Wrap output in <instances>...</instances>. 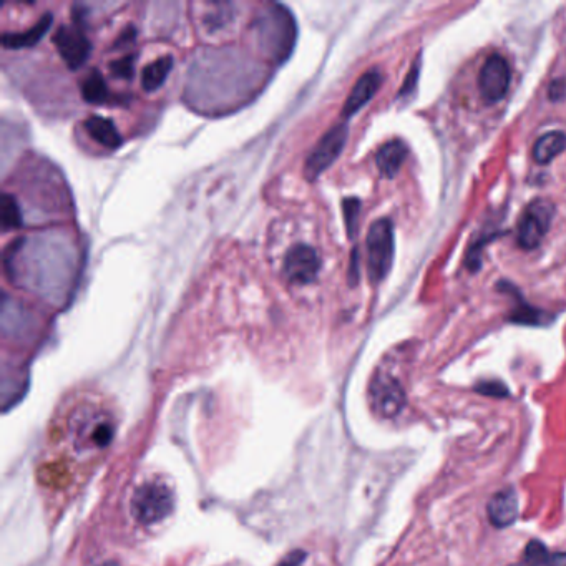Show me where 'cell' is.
I'll list each match as a JSON object with an SVG mask.
<instances>
[{
    "label": "cell",
    "instance_id": "6da1fadb",
    "mask_svg": "<svg viewBox=\"0 0 566 566\" xmlns=\"http://www.w3.org/2000/svg\"><path fill=\"white\" fill-rule=\"evenodd\" d=\"M254 30L258 35L259 47L274 64H283L289 59L298 39V27L288 7L271 5L256 19Z\"/></svg>",
    "mask_w": 566,
    "mask_h": 566
},
{
    "label": "cell",
    "instance_id": "7a4b0ae2",
    "mask_svg": "<svg viewBox=\"0 0 566 566\" xmlns=\"http://www.w3.org/2000/svg\"><path fill=\"white\" fill-rule=\"evenodd\" d=\"M367 273L371 283H382L394 263V225L389 218H379L367 233Z\"/></svg>",
    "mask_w": 566,
    "mask_h": 566
},
{
    "label": "cell",
    "instance_id": "3957f363",
    "mask_svg": "<svg viewBox=\"0 0 566 566\" xmlns=\"http://www.w3.org/2000/svg\"><path fill=\"white\" fill-rule=\"evenodd\" d=\"M555 216V205L547 198H535L523 210L518 220V246L527 251L538 248L547 236Z\"/></svg>",
    "mask_w": 566,
    "mask_h": 566
},
{
    "label": "cell",
    "instance_id": "277c9868",
    "mask_svg": "<svg viewBox=\"0 0 566 566\" xmlns=\"http://www.w3.org/2000/svg\"><path fill=\"white\" fill-rule=\"evenodd\" d=\"M347 137H349V127L346 122L337 123L324 133L318 145L313 148V152L306 158L304 176L309 181L319 178L332 163L336 162L346 147Z\"/></svg>",
    "mask_w": 566,
    "mask_h": 566
},
{
    "label": "cell",
    "instance_id": "5b68a950",
    "mask_svg": "<svg viewBox=\"0 0 566 566\" xmlns=\"http://www.w3.org/2000/svg\"><path fill=\"white\" fill-rule=\"evenodd\" d=\"M173 508V493L160 482H148L133 495L132 510L138 522L145 525L160 522Z\"/></svg>",
    "mask_w": 566,
    "mask_h": 566
},
{
    "label": "cell",
    "instance_id": "8992f818",
    "mask_svg": "<svg viewBox=\"0 0 566 566\" xmlns=\"http://www.w3.org/2000/svg\"><path fill=\"white\" fill-rule=\"evenodd\" d=\"M371 407L382 419H394L407 404L404 387L396 377L387 372H377L369 386Z\"/></svg>",
    "mask_w": 566,
    "mask_h": 566
},
{
    "label": "cell",
    "instance_id": "52a82bcc",
    "mask_svg": "<svg viewBox=\"0 0 566 566\" xmlns=\"http://www.w3.org/2000/svg\"><path fill=\"white\" fill-rule=\"evenodd\" d=\"M321 261L318 253L309 244H294L284 256L283 273L289 283L304 286L318 278Z\"/></svg>",
    "mask_w": 566,
    "mask_h": 566
},
{
    "label": "cell",
    "instance_id": "ba28073f",
    "mask_svg": "<svg viewBox=\"0 0 566 566\" xmlns=\"http://www.w3.org/2000/svg\"><path fill=\"white\" fill-rule=\"evenodd\" d=\"M54 44L62 60L72 70L82 67L92 50L80 22L75 25H60L54 35Z\"/></svg>",
    "mask_w": 566,
    "mask_h": 566
},
{
    "label": "cell",
    "instance_id": "9c48e42d",
    "mask_svg": "<svg viewBox=\"0 0 566 566\" xmlns=\"http://www.w3.org/2000/svg\"><path fill=\"white\" fill-rule=\"evenodd\" d=\"M512 72L502 55H490L480 70L479 88L488 103L500 102L507 95Z\"/></svg>",
    "mask_w": 566,
    "mask_h": 566
},
{
    "label": "cell",
    "instance_id": "30bf717a",
    "mask_svg": "<svg viewBox=\"0 0 566 566\" xmlns=\"http://www.w3.org/2000/svg\"><path fill=\"white\" fill-rule=\"evenodd\" d=\"M520 503L515 488L505 487L493 493L487 505L488 520L495 528L512 527L517 522Z\"/></svg>",
    "mask_w": 566,
    "mask_h": 566
},
{
    "label": "cell",
    "instance_id": "8fae6325",
    "mask_svg": "<svg viewBox=\"0 0 566 566\" xmlns=\"http://www.w3.org/2000/svg\"><path fill=\"white\" fill-rule=\"evenodd\" d=\"M382 85L381 70L371 69L367 70L366 74L361 75V79L357 80L356 85L352 87L349 97H347L344 107H342V120L351 118L356 115L359 110L366 107L367 103L371 102L377 90Z\"/></svg>",
    "mask_w": 566,
    "mask_h": 566
},
{
    "label": "cell",
    "instance_id": "7c38bea8",
    "mask_svg": "<svg viewBox=\"0 0 566 566\" xmlns=\"http://www.w3.org/2000/svg\"><path fill=\"white\" fill-rule=\"evenodd\" d=\"M54 22V17L50 12H45L34 27L24 32H7L2 35V45L5 49H27V47H34L39 44L42 37L49 32L50 25Z\"/></svg>",
    "mask_w": 566,
    "mask_h": 566
},
{
    "label": "cell",
    "instance_id": "4fadbf2b",
    "mask_svg": "<svg viewBox=\"0 0 566 566\" xmlns=\"http://www.w3.org/2000/svg\"><path fill=\"white\" fill-rule=\"evenodd\" d=\"M83 127L92 140H95L98 145L108 148V150H117L122 145V135L110 118L92 115L85 120Z\"/></svg>",
    "mask_w": 566,
    "mask_h": 566
},
{
    "label": "cell",
    "instance_id": "5bb4252c",
    "mask_svg": "<svg viewBox=\"0 0 566 566\" xmlns=\"http://www.w3.org/2000/svg\"><path fill=\"white\" fill-rule=\"evenodd\" d=\"M405 158H407V145L396 138L379 148L376 155L377 168L381 171L382 176L394 178L401 171Z\"/></svg>",
    "mask_w": 566,
    "mask_h": 566
},
{
    "label": "cell",
    "instance_id": "9a60e30c",
    "mask_svg": "<svg viewBox=\"0 0 566 566\" xmlns=\"http://www.w3.org/2000/svg\"><path fill=\"white\" fill-rule=\"evenodd\" d=\"M566 150L565 132H548L543 137L538 138L533 147V158L538 165H547L557 158L560 153Z\"/></svg>",
    "mask_w": 566,
    "mask_h": 566
},
{
    "label": "cell",
    "instance_id": "2e32d148",
    "mask_svg": "<svg viewBox=\"0 0 566 566\" xmlns=\"http://www.w3.org/2000/svg\"><path fill=\"white\" fill-rule=\"evenodd\" d=\"M173 69V57L163 55L160 59L153 60L142 72V87L145 92L152 93L165 83L166 77Z\"/></svg>",
    "mask_w": 566,
    "mask_h": 566
},
{
    "label": "cell",
    "instance_id": "e0dca14e",
    "mask_svg": "<svg viewBox=\"0 0 566 566\" xmlns=\"http://www.w3.org/2000/svg\"><path fill=\"white\" fill-rule=\"evenodd\" d=\"M80 92H82L83 100L88 103H105L110 97L107 83L98 70H90L83 77L82 83H80Z\"/></svg>",
    "mask_w": 566,
    "mask_h": 566
},
{
    "label": "cell",
    "instance_id": "ac0fdd59",
    "mask_svg": "<svg viewBox=\"0 0 566 566\" xmlns=\"http://www.w3.org/2000/svg\"><path fill=\"white\" fill-rule=\"evenodd\" d=\"M0 220L4 231L17 230L22 226V213H20L19 203L14 196L5 193L2 196V206H0Z\"/></svg>",
    "mask_w": 566,
    "mask_h": 566
},
{
    "label": "cell",
    "instance_id": "d6986e66",
    "mask_svg": "<svg viewBox=\"0 0 566 566\" xmlns=\"http://www.w3.org/2000/svg\"><path fill=\"white\" fill-rule=\"evenodd\" d=\"M342 211H344L347 236H349V240H354L357 235L359 215H361V200L359 198H346L342 201Z\"/></svg>",
    "mask_w": 566,
    "mask_h": 566
},
{
    "label": "cell",
    "instance_id": "ffe728a7",
    "mask_svg": "<svg viewBox=\"0 0 566 566\" xmlns=\"http://www.w3.org/2000/svg\"><path fill=\"white\" fill-rule=\"evenodd\" d=\"M110 70L115 77L132 79L133 72H135V55H127L122 59L113 60V62H110Z\"/></svg>",
    "mask_w": 566,
    "mask_h": 566
},
{
    "label": "cell",
    "instance_id": "44dd1931",
    "mask_svg": "<svg viewBox=\"0 0 566 566\" xmlns=\"http://www.w3.org/2000/svg\"><path fill=\"white\" fill-rule=\"evenodd\" d=\"M475 391L490 397H507L508 394H510L507 386L500 381L479 382V384L475 386Z\"/></svg>",
    "mask_w": 566,
    "mask_h": 566
},
{
    "label": "cell",
    "instance_id": "7402d4cb",
    "mask_svg": "<svg viewBox=\"0 0 566 566\" xmlns=\"http://www.w3.org/2000/svg\"><path fill=\"white\" fill-rule=\"evenodd\" d=\"M419 74L420 64L415 62L414 67L410 69L409 75L405 77L404 85L399 90V97H405V95H410V93L414 92L415 87H417V80H419Z\"/></svg>",
    "mask_w": 566,
    "mask_h": 566
},
{
    "label": "cell",
    "instance_id": "603a6c76",
    "mask_svg": "<svg viewBox=\"0 0 566 566\" xmlns=\"http://www.w3.org/2000/svg\"><path fill=\"white\" fill-rule=\"evenodd\" d=\"M349 284L351 286H356L357 281H359V253H357V249L352 251L351 256V266H349Z\"/></svg>",
    "mask_w": 566,
    "mask_h": 566
},
{
    "label": "cell",
    "instance_id": "cb8c5ba5",
    "mask_svg": "<svg viewBox=\"0 0 566 566\" xmlns=\"http://www.w3.org/2000/svg\"><path fill=\"white\" fill-rule=\"evenodd\" d=\"M548 92H550V98H552V100H555V102L562 100V98L565 97L566 92L565 82L560 79L555 80V82L550 85V90H548Z\"/></svg>",
    "mask_w": 566,
    "mask_h": 566
},
{
    "label": "cell",
    "instance_id": "d4e9b609",
    "mask_svg": "<svg viewBox=\"0 0 566 566\" xmlns=\"http://www.w3.org/2000/svg\"><path fill=\"white\" fill-rule=\"evenodd\" d=\"M545 566H566V552L550 553Z\"/></svg>",
    "mask_w": 566,
    "mask_h": 566
},
{
    "label": "cell",
    "instance_id": "484cf974",
    "mask_svg": "<svg viewBox=\"0 0 566 566\" xmlns=\"http://www.w3.org/2000/svg\"><path fill=\"white\" fill-rule=\"evenodd\" d=\"M510 566H532V565H528V563H525V562H523V560H522V562H520V563H515V565H510Z\"/></svg>",
    "mask_w": 566,
    "mask_h": 566
},
{
    "label": "cell",
    "instance_id": "4316f807",
    "mask_svg": "<svg viewBox=\"0 0 566 566\" xmlns=\"http://www.w3.org/2000/svg\"><path fill=\"white\" fill-rule=\"evenodd\" d=\"M107 566H113V565H107Z\"/></svg>",
    "mask_w": 566,
    "mask_h": 566
}]
</instances>
